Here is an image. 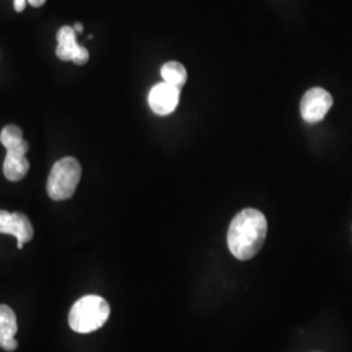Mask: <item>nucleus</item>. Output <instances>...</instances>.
<instances>
[{
    "label": "nucleus",
    "instance_id": "nucleus-6",
    "mask_svg": "<svg viewBox=\"0 0 352 352\" xmlns=\"http://www.w3.org/2000/svg\"><path fill=\"white\" fill-rule=\"evenodd\" d=\"M7 155L3 164L4 176L10 182H20L25 177L30 164L26 158V153L29 151V144L25 140H19L6 146Z\"/></svg>",
    "mask_w": 352,
    "mask_h": 352
},
{
    "label": "nucleus",
    "instance_id": "nucleus-3",
    "mask_svg": "<svg viewBox=\"0 0 352 352\" xmlns=\"http://www.w3.org/2000/svg\"><path fill=\"white\" fill-rule=\"evenodd\" d=\"M81 173V164L72 157H65L54 164L47 179V195L51 200L63 201L71 199L80 183Z\"/></svg>",
    "mask_w": 352,
    "mask_h": 352
},
{
    "label": "nucleus",
    "instance_id": "nucleus-4",
    "mask_svg": "<svg viewBox=\"0 0 352 352\" xmlns=\"http://www.w3.org/2000/svg\"><path fill=\"white\" fill-rule=\"evenodd\" d=\"M333 106L331 94L322 88L309 89L300 102V113L307 123L321 122Z\"/></svg>",
    "mask_w": 352,
    "mask_h": 352
},
{
    "label": "nucleus",
    "instance_id": "nucleus-12",
    "mask_svg": "<svg viewBox=\"0 0 352 352\" xmlns=\"http://www.w3.org/2000/svg\"><path fill=\"white\" fill-rule=\"evenodd\" d=\"M26 3H28V0H14V3H13L14 11L16 12H23L25 10Z\"/></svg>",
    "mask_w": 352,
    "mask_h": 352
},
{
    "label": "nucleus",
    "instance_id": "nucleus-8",
    "mask_svg": "<svg viewBox=\"0 0 352 352\" xmlns=\"http://www.w3.org/2000/svg\"><path fill=\"white\" fill-rule=\"evenodd\" d=\"M179 98H180V89L164 81L151 88L148 101L153 113L164 116L175 111L179 104Z\"/></svg>",
    "mask_w": 352,
    "mask_h": 352
},
{
    "label": "nucleus",
    "instance_id": "nucleus-10",
    "mask_svg": "<svg viewBox=\"0 0 352 352\" xmlns=\"http://www.w3.org/2000/svg\"><path fill=\"white\" fill-rule=\"evenodd\" d=\"M161 75L164 82L179 89L182 88L187 81L186 67L179 62H168L164 64L161 68Z\"/></svg>",
    "mask_w": 352,
    "mask_h": 352
},
{
    "label": "nucleus",
    "instance_id": "nucleus-13",
    "mask_svg": "<svg viewBox=\"0 0 352 352\" xmlns=\"http://www.w3.org/2000/svg\"><path fill=\"white\" fill-rule=\"evenodd\" d=\"M28 3L32 6V7H42L45 3H46V0H28Z\"/></svg>",
    "mask_w": 352,
    "mask_h": 352
},
{
    "label": "nucleus",
    "instance_id": "nucleus-7",
    "mask_svg": "<svg viewBox=\"0 0 352 352\" xmlns=\"http://www.w3.org/2000/svg\"><path fill=\"white\" fill-rule=\"evenodd\" d=\"M0 234L13 235L17 239V244H25L33 239L34 230L25 214L0 210Z\"/></svg>",
    "mask_w": 352,
    "mask_h": 352
},
{
    "label": "nucleus",
    "instance_id": "nucleus-5",
    "mask_svg": "<svg viewBox=\"0 0 352 352\" xmlns=\"http://www.w3.org/2000/svg\"><path fill=\"white\" fill-rule=\"evenodd\" d=\"M56 41L58 47L55 54L62 62H74L77 65L88 63L89 51L77 43L74 26H62L56 33Z\"/></svg>",
    "mask_w": 352,
    "mask_h": 352
},
{
    "label": "nucleus",
    "instance_id": "nucleus-14",
    "mask_svg": "<svg viewBox=\"0 0 352 352\" xmlns=\"http://www.w3.org/2000/svg\"><path fill=\"white\" fill-rule=\"evenodd\" d=\"M74 28H75L76 33H82L84 32V26H82V24H80V23H76Z\"/></svg>",
    "mask_w": 352,
    "mask_h": 352
},
{
    "label": "nucleus",
    "instance_id": "nucleus-1",
    "mask_svg": "<svg viewBox=\"0 0 352 352\" xmlns=\"http://www.w3.org/2000/svg\"><path fill=\"white\" fill-rule=\"evenodd\" d=\"M267 222L257 209H244L231 221L227 232L230 252L241 261L253 258L264 245Z\"/></svg>",
    "mask_w": 352,
    "mask_h": 352
},
{
    "label": "nucleus",
    "instance_id": "nucleus-2",
    "mask_svg": "<svg viewBox=\"0 0 352 352\" xmlns=\"http://www.w3.org/2000/svg\"><path fill=\"white\" fill-rule=\"evenodd\" d=\"M110 316V305L101 296L88 295L74 304L68 324L76 333L88 334L101 329Z\"/></svg>",
    "mask_w": 352,
    "mask_h": 352
},
{
    "label": "nucleus",
    "instance_id": "nucleus-11",
    "mask_svg": "<svg viewBox=\"0 0 352 352\" xmlns=\"http://www.w3.org/2000/svg\"><path fill=\"white\" fill-rule=\"evenodd\" d=\"M19 140H23V131L20 126L10 124V126L3 128V131L0 133V142L4 148Z\"/></svg>",
    "mask_w": 352,
    "mask_h": 352
},
{
    "label": "nucleus",
    "instance_id": "nucleus-9",
    "mask_svg": "<svg viewBox=\"0 0 352 352\" xmlns=\"http://www.w3.org/2000/svg\"><path fill=\"white\" fill-rule=\"evenodd\" d=\"M17 333L16 315L8 305H0V347L6 351H14L19 346L14 338Z\"/></svg>",
    "mask_w": 352,
    "mask_h": 352
}]
</instances>
